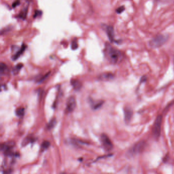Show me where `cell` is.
I'll return each mask as SVG.
<instances>
[{
    "mask_svg": "<svg viewBox=\"0 0 174 174\" xmlns=\"http://www.w3.org/2000/svg\"><path fill=\"white\" fill-rule=\"evenodd\" d=\"M104 54L107 59L111 64H117L122 59V54L121 52L114 48L108 43L105 44Z\"/></svg>",
    "mask_w": 174,
    "mask_h": 174,
    "instance_id": "1",
    "label": "cell"
},
{
    "mask_svg": "<svg viewBox=\"0 0 174 174\" xmlns=\"http://www.w3.org/2000/svg\"><path fill=\"white\" fill-rule=\"evenodd\" d=\"M168 40V36L164 34H158L150 41V46L153 48H158L162 46Z\"/></svg>",
    "mask_w": 174,
    "mask_h": 174,
    "instance_id": "2",
    "label": "cell"
},
{
    "mask_svg": "<svg viewBox=\"0 0 174 174\" xmlns=\"http://www.w3.org/2000/svg\"><path fill=\"white\" fill-rule=\"evenodd\" d=\"M162 116H159L155 119L153 128V134L155 138H158L160 135L161 127Z\"/></svg>",
    "mask_w": 174,
    "mask_h": 174,
    "instance_id": "3",
    "label": "cell"
},
{
    "mask_svg": "<svg viewBox=\"0 0 174 174\" xmlns=\"http://www.w3.org/2000/svg\"><path fill=\"white\" fill-rule=\"evenodd\" d=\"M15 146V143L13 142H8L2 144L1 145V150L7 156L13 155V150Z\"/></svg>",
    "mask_w": 174,
    "mask_h": 174,
    "instance_id": "4",
    "label": "cell"
},
{
    "mask_svg": "<svg viewBox=\"0 0 174 174\" xmlns=\"http://www.w3.org/2000/svg\"><path fill=\"white\" fill-rule=\"evenodd\" d=\"M76 106V100L74 97L71 96L68 98L66 103V114H70L73 112Z\"/></svg>",
    "mask_w": 174,
    "mask_h": 174,
    "instance_id": "5",
    "label": "cell"
},
{
    "mask_svg": "<svg viewBox=\"0 0 174 174\" xmlns=\"http://www.w3.org/2000/svg\"><path fill=\"white\" fill-rule=\"evenodd\" d=\"M101 142L103 148L107 151H110L113 148V145L111 141L106 134H103L101 136Z\"/></svg>",
    "mask_w": 174,
    "mask_h": 174,
    "instance_id": "6",
    "label": "cell"
},
{
    "mask_svg": "<svg viewBox=\"0 0 174 174\" xmlns=\"http://www.w3.org/2000/svg\"><path fill=\"white\" fill-rule=\"evenodd\" d=\"M145 145V142H140L137 143L130 149L129 153L130 154L134 155L140 153V152L144 149Z\"/></svg>",
    "mask_w": 174,
    "mask_h": 174,
    "instance_id": "7",
    "label": "cell"
},
{
    "mask_svg": "<svg viewBox=\"0 0 174 174\" xmlns=\"http://www.w3.org/2000/svg\"><path fill=\"white\" fill-rule=\"evenodd\" d=\"M106 33L110 41L113 42L114 41V27L111 26H108L107 27Z\"/></svg>",
    "mask_w": 174,
    "mask_h": 174,
    "instance_id": "8",
    "label": "cell"
},
{
    "mask_svg": "<svg viewBox=\"0 0 174 174\" xmlns=\"http://www.w3.org/2000/svg\"><path fill=\"white\" fill-rule=\"evenodd\" d=\"M26 48H27V46L25 44H23L21 46V48H20V49H18V51L16 52L15 54L12 57V59L13 60H17L22 55V54L25 52Z\"/></svg>",
    "mask_w": 174,
    "mask_h": 174,
    "instance_id": "9",
    "label": "cell"
},
{
    "mask_svg": "<svg viewBox=\"0 0 174 174\" xmlns=\"http://www.w3.org/2000/svg\"><path fill=\"white\" fill-rule=\"evenodd\" d=\"M114 76L111 73H105L102 74L99 76V79L102 81H108L114 78Z\"/></svg>",
    "mask_w": 174,
    "mask_h": 174,
    "instance_id": "10",
    "label": "cell"
},
{
    "mask_svg": "<svg viewBox=\"0 0 174 174\" xmlns=\"http://www.w3.org/2000/svg\"><path fill=\"white\" fill-rule=\"evenodd\" d=\"M71 85L73 86V88L76 91H79L81 88L82 86V83L80 81L77 79H73L72 80Z\"/></svg>",
    "mask_w": 174,
    "mask_h": 174,
    "instance_id": "11",
    "label": "cell"
},
{
    "mask_svg": "<svg viewBox=\"0 0 174 174\" xmlns=\"http://www.w3.org/2000/svg\"><path fill=\"white\" fill-rule=\"evenodd\" d=\"M132 116V112L130 109L126 108L125 110V121L129 122L130 119H131Z\"/></svg>",
    "mask_w": 174,
    "mask_h": 174,
    "instance_id": "12",
    "label": "cell"
},
{
    "mask_svg": "<svg viewBox=\"0 0 174 174\" xmlns=\"http://www.w3.org/2000/svg\"><path fill=\"white\" fill-rule=\"evenodd\" d=\"M8 72V69L7 67V65L1 62L0 64V72H1V75H5Z\"/></svg>",
    "mask_w": 174,
    "mask_h": 174,
    "instance_id": "13",
    "label": "cell"
},
{
    "mask_svg": "<svg viewBox=\"0 0 174 174\" xmlns=\"http://www.w3.org/2000/svg\"><path fill=\"white\" fill-rule=\"evenodd\" d=\"M28 10V7H25V8H24L20 12V14L18 15V17L22 20H25L27 16Z\"/></svg>",
    "mask_w": 174,
    "mask_h": 174,
    "instance_id": "14",
    "label": "cell"
},
{
    "mask_svg": "<svg viewBox=\"0 0 174 174\" xmlns=\"http://www.w3.org/2000/svg\"><path fill=\"white\" fill-rule=\"evenodd\" d=\"M23 67V64L22 63H18L16 66H15L13 71L14 75L18 74Z\"/></svg>",
    "mask_w": 174,
    "mask_h": 174,
    "instance_id": "15",
    "label": "cell"
},
{
    "mask_svg": "<svg viewBox=\"0 0 174 174\" xmlns=\"http://www.w3.org/2000/svg\"><path fill=\"white\" fill-rule=\"evenodd\" d=\"M57 123V121L55 118H53L50 121V122L49 123L48 125H47V128L49 130H51L52 128H54L55 126V125Z\"/></svg>",
    "mask_w": 174,
    "mask_h": 174,
    "instance_id": "16",
    "label": "cell"
},
{
    "mask_svg": "<svg viewBox=\"0 0 174 174\" xmlns=\"http://www.w3.org/2000/svg\"><path fill=\"white\" fill-rule=\"evenodd\" d=\"M24 113H25V109L24 108H22V107L18 108L15 111L16 115L18 117L23 116L24 115Z\"/></svg>",
    "mask_w": 174,
    "mask_h": 174,
    "instance_id": "17",
    "label": "cell"
},
{
    "mask_svg": "<svg viewBox=\"0 0 174 174\" xmlns=\"http://www.w3.org/2000/svg\"><path fill=\"white\" fill-rule=\"evenodd\" d=\"M103 104V102L98 101L97 102H92L91 105H92V108L94 109H97L101 106Z\"/></svg>",
    "mask_w": 174,
    "mask_h": 174,
    "instance_id": "18",
    "label": "cell"
},
{
    "mask_svg": "<svg viewBox=\"0 0 174 174\" xmlns=\"http://www.w3.org/2000/svg\"><path fill=\"white\" fill-rule=\"evenodd\" d=\"M50 146V142L49 141H44V142L41 144V151H44L47 149L48 147H49Z\"/></svg>",
    "mask_w": 174,
    "mask_h": 174,
    "instance_id": "19",
    "label": "cell"
},
{
    "mask_svg": "<svg viewBox=\"0 0 174 174\" xmlns=\"http://www.w3.org/2000/svg\"><path fill=\"white\" fill-rule=\"evenodd\" d=\"M31 141H32V140H31V137H28L26 138V139L23 140L22 144H23V146H25V145H27V144L29 143V142H31Z\"/></svg>",
    "mask_w": 174,
    "mask_h": 174,
    "instance_id": "20",
    "label": "cell"
},
{
    "mask_svg": "<svg viewBox=\"0 0 174 174\" xmlns=\"http://www.w3.org/2000/svg\"><path fill=\"white\" fill-rule=\"evenodd\" d=\"M125 10V7L124 6H121V7H119L117 8L116 10V12L118 14H119V13H123V11Z\"/></svg>",
    "mask_w": 174,
    "mask_h": 174,
    "instance_id": "21",
    "label": "cell"
},
{
    "mask_svg": "<svg viewBox=\"0 0 174 174\" xmlns=\"http://www.w3.org/2000/svg\"><path fill=\"white\" fill-rule=\"evenodd\" d=\"M71 48L72 49V50H76L78 48V44H77L76 41H73V43L71 44Z\"/></svg>",
    "mask_w": 174,
    "mask_h": 174,
    "instance_id": "22",
    "label": "cell"
},
{
    "mask_svg": "<svg viewBox=\"0 0 174 174\" xmlns=\"http://www.w3.org/2000/svg\"><path fill=\"white\" fill-rule=\"evenodd\" d=\"M20 4V0H15V1H14L13 4V8H15V7H17Z\"/></svg>",
    "mask_w": 174,
    "mask_h": 174,
    "instance_id": "23",
    "label": "cell"
},
{
    "mask_svg": "<svg viewBox=\"0 0 174 174\" xmlns=\"http://www.w3.org/2000/svg\"><path fill=\"white\" fill-rule=\"evenodd\" d=\"M41 11H36L35 13L34 14V18H38V16H41Z\"/></svg>",
    "mask_w": 174,
    "mask_h": 174,
    "instance_id": "24",
    "label": "cell"
}]
</instances>
